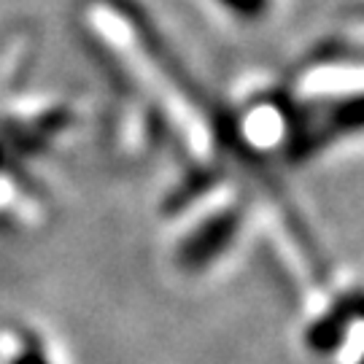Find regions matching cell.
Returning <instances> with one entry per match:
<instances>
[{"mask_svg": "<svg viewBox=\"0 0 364 364\" xmlns=\"http://www.w3.org/2000/svg\"><path fill=\"white\" fill-rule=\"evenodd\" d=\"M3 362L0 364H57L46 338L30 329V326H16L9 338H3Z\"/></svg>", "mask_w": 364, "mask_h": 364, "instance_id": "6da1fadb", "label": "cell"}, {"mask_svg": "<svg viewBox=\"0 0 364 364\" xmlns=\"http://www.w3.org/2000/svg\"><path fill=\"white\" fill-rule=\"evenodd\" d=\"M210 3L240 25H259L275 9V0H210Z\"/></svg>", "mask_w": 364, "mask_h": 364, "instance_id": "7a4b0ae2", "label": "cell"}]
</instances>
